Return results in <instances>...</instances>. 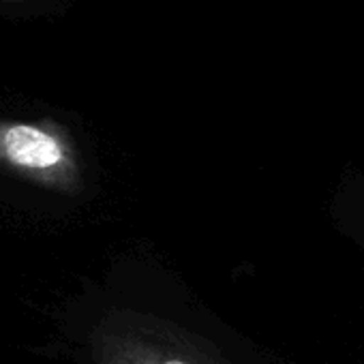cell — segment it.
Returning <instances> with one entry per match:
<instances>
[{"instance_id": "obj_2", "label": "cell", "mask_w": 364, "mask_h": 364, "mask_svg": "<svg viewBox=\"0 0 364 364\" xmlns=\"http://www.w3.org/2000/svg\"><path fill=\"white\" fill-rule=\"evenodd\" d=\"M0 167L65 193L82 187L73 137L52 120H0Z\"/></svg>"}, {"instance_id": "obj_1", "label": "cell", "mask_w": 364, "mask_h": 364, "mask_svg": "<svg viewBox=\"0 0 364 364\" xmlns=\"http://www.w3.org/2000/svg\"><path fill=\"white\" fill-rule=\"evenodd\" d=\"M95 364H236L213 341L173 321L112 311L92 330Z\"/></svg>"}]
</instances>
